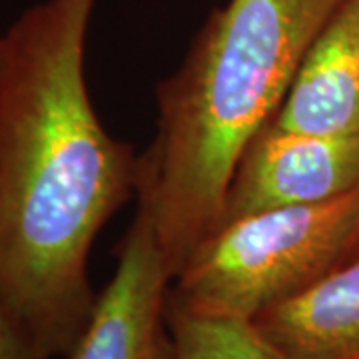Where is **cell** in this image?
I'll use <instances>...</instances> for the list:
<instances>
[{
	"label": "cell",
	"instance_id": "cell-2",
	"mask_svg": "<svg viewBox=\"0 0 359 359\" xmlns=\"http://www.w3.org/2000/svg\"><path fill=\"white\" fill-rule=\"evenodd\" d=\"M344 0H228L158 84L138 205L174 276L216 230L233 168L280 112L306 54Z\"/></svg>",
	"mask_w": 359,
	"mask_h": 359
},
{
	"label": "cell",
	"instance_id": "cell-7",
	"mask_svg": "<svg viewBox=\"0 0 359 359\" xmlns=\"http://www.w3.org/2000/svg\"><path fill=\"white\" fill-rule=\"evenodd\" d=\"M252 323L282 359H359V254Z\"/></svg>",
	"mask_w": 359,
	"mask_h": 359
},
{
	"label": "cell",
	"instance_id": "cell-10",
	"mask_svg": "<svg viewBox=\"0 0 359 359\" xmlns=\"http://www.w3.org/2000/svg\"><path fill=\"white\" fill-rule=\"evenodd\" d=\"M359 254V226L358 230H355V238H353V245H351V256H349V259L353 256H358Z\"/></svg>",
	"mask_w": 359,
	"mask_h": 359
},
{
	"label": "cell",
	"instance_id": "cell-9",
	"mask_svg": "<svg viewBox=\"0 0 359 359\" xmlns=\"http://www.w3.org/2000/svg\"><path fill=\"white\" fill-rule=\"evenodd\" d=\"M0 359H46L0 304Z\"/></svg>",
	"mask_w": 359,
	"mask_h": 359
},
{
	"label": "cell",
	"instance_id": "cell-4",
	"mask_svg": "<svg viewBox=\"0 0 359 359\" xmlns=\"http://www.w3.org/2000/svg\"><path fill=\"white\" fill-rule=\"evenodd\" d=\"M358 188L359 134L299 132L271 120L233 168L218 226L264 210L334 200Z\"/></svg>",
	"mask_w": 359,
	"mask_h": 359
},
{
	"label": "cell",
	"instance_id": "cell-8",
	"mask_svg": "<svg viewBox=\"0 0 359 359\" xmlns=\"http://www.w3.org/2000/svg\"><path fill=\"white\" fill-rule=\"evenodd\" d=\"M174 359H282L254 323L196 316L168 306Z\"/></svg>",
	"mask_w": 359,
	"mask_h": 359
},
{
	"label": "cell",
	"instance_id": "cell-6",
	"mask_svg": "<svg viewBox=\"0 0 359 359\" xmlns=\"http://www.w3.org/2000/svg\"><path fill=\"white\" fill-rule=\"evenodd\" d=\"M273 124L359 134V0H344L321 28Z\"/></svg>",
	"mask_w": 359,
	"mask_h": 359
},
{
	"label": "cell",
	"instance_id": "cell-1",
	"mask_svg": "<svg viewBox=\"0 0 359 359\" xmlns=\"http://www.w3.org/2000/svg\"><path fill=\"white\" fill-rule=\"evenodd\" d=\"M96 4L40 0L2 34L0 304L46 359L66 358L90 321V250L140 178V156L90 98Z\"/></svg>",
	"mask_w": 359,
	"mask_h": 359
},
{
	"label": "cell",
	"instance_id": "cell-11",
	"mask_svg": "<svg viewBox=\"0 0 359 359\" xmlns=\"http://www.w3.org/2000/svg\"><path fill=\"white\" fill-rule=\"evenodd\" d=\"M0 54H2V34H0Z\"/></svg>",
	"mask_w": 359,
	"mask_h": 359
},
{
	"label": "cell",
	"instance_id": "cell-3",
	"mask_svg": "<svg viewBox=\"0 0 359 359\" xmlns=\"http://www.w3.org/2000/svg\"><path fill=\"white\" fill-rule=\"evenodd\" d=\"M358 226L359 188L224 222L174 276L168 306L254 321L347 262Z\"/></svg>",
	"mask_w": 359,
	"mask_h": 359
},
{
	"label": "cell",
	"instance_id": "cell-5",
	"mask_svg": "<svg viewBox=\"0 0 359 359\" xmlns=\"http://www.w3.org/2000/svg\"><path fill=\"white\" fill-rule=\"evenodd\" d=\"M170 285L172 273L154 224L138 205L118 248L114 273L66 359H174Z\"/></svg>",
	"mask_w": 359,
	"mask_h": 359
}]
</instances>
